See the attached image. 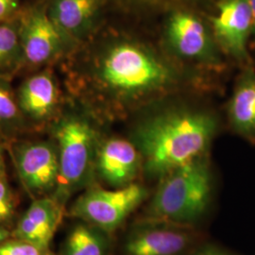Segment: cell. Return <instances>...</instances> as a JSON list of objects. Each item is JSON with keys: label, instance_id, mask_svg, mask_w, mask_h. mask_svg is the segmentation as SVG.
<instances>
[{"label": "cell", "instance_id": "cell-1", "mask_svg": "<svg viewBox=\"0 0 255 255\" xmlns=\"http://www.w3.org/2000/svg\"><path fill=\"white\" fill-rule=\"evenodd\" d=\"M67 95L102 121L131 101L152 95L173 81L168 65L145 46L118 34L95 36L59 64Z\"/></svg>", "mask_w": 255, "mask_h": 255}, {"label": "cell", "instance_id": "cell-2", "mask_svg": "<svg viewBox=\"0 0 255 255\" xmlns=\"http://www.w3.org/2000/svg\"><path fill=\"white\" fill-rule=\"evenodd\" d=\"M216 131L210 116L189 111L159 115L147 120L133 136L146 173L165 174L203 157Z\"/></svg>", "mask_w": 255, "mask_h": 255}, {"label": "cell", "instance_id": "cell-3", "mask_svg": "<svg viewBox=\"0 0 255 255\" xmlns=\"http://www.w3.org/2000/svg\"><path fill=\"white\" fill-rule=\"evenodd\" d=\"M101 123L90 110L67 95L60 115L45 132L54 141L60 162L59 184L52 196L64 205L74 194L93 185L103 136Z\"/></svg>", "mask_w": 255, "mask_h": 255}, {"label": "cell", "instance_id": "cell-4", "mask_svg": "<svg viewBox=\"0 0 255 255\" xmlns=\"http://www.w3.org/2000/svg\"><path fill=\"white\" fill-rule=\"evenodd\" d=\"M147 207L156 222L189 223L204 214L211 199L212 177L203 157L161 178Z\"/></svg>", "mask_w": 255, "mask_h": 255}, {"label": "cell", "instance_id": "cell-5", "mask_svg": "<svg viewBox=\"0 0 255 255\" xmlns=\"http://www.w3.org/2000/svg\"><path fill=\"white\" fill-rule=\"evenodd\" d=\"M19 37L27 73L56 67L77 47L49 17L46 0L23 7L19 14Z\"/></svg>", "mask_w": 255, "mask_h": 255}, {"label": "cell", "instance_id": "cell-6", "mask_svg": "<svg viewBox=\"0 0 255 255\" xmlns=\"http://www.w3.org/2000/svg\"><path fill=\"white\" fill-rule=\"evenodd\" d=\"M146 196V188L135 182L112 189L92 185L77 198L66 215L112 234L145 201Z\"/></svg>", "mask_w": 255, "mask_h": 255}, {"label": "cell", "instance_id": "cell-7", "mask_svg": "<svg viewBox=\"0 0 255 255\" xmlns=\"http://www.w3.org/2000/svg\"><path fill=\"white\" fill-rule=\"evenodd\" d=\"M19 181L31 201L52 196L60 179L58 149L50 137L20 138L7 145Z\"/></svg>", "mask_w": 255, "mask_h": 255}, {"label": "cell", "instance_id": "cell-8", "mask_svg": "<svg viewBox=\"0 0 255 255\" xmlns=\"http://www.w3.org/2000/svg\"><path fill=\"white\" fill-rule=\"evenodd\" d=\"M19 109L30 133L46 132L66 100L55 67L27 73L15 88Z\"/></svg>", "mask_w": 255, "mask_h": 255}, {"label": "cell", "instance_id": "cell-9", "mask_svg": "<svg viewBox=\"0 0 255 255\" xmlns=\"http://www.w3.org/2000/svg\"><path fill=\"white\" fill-rule=\"evenodd\" d=\"M212 17L214 37L221 49L237 61L246 62L248 41L255 29L253 12L246 0H220Z\"/></svg>", "mask_w": 255, "mask_h": 255}, {"label": "cell", "instance_id": "cell-10", "mask_svg": "<svg viewBox=\"0 0 255 255\" xmlns=\"http://www.w3.org/2000/svg\"><path fill=\"white\" fill-rule=\"evenodd\" d=\"M142 158L132 141L121 137L102 136L97 151L95 174L112 188L134 182Z\"/></svg>", "mask_w": 255, "mask_h": 255}, {"label": "cell", "instance_id": "cell-11", "mask_svg": "<svg viewBox=\"0 0 255 255\" xmlns=\"http://www.w3.org/2000/svg\"><path fill=\"white\" fill-rule=\"evenodd\" d=\"M106 0H46L49 17L75 46L95 36Z\"/></svg>", "mask_w": 255, "mask_h": 255}, {"label": "cell", "instance_id": "cell-12", "mask_svg": "<svg viewBox=\"0 0 255 255\" xmlns=\"http://www.w3.org/2000/svg\"><path fill=\"white\" fill-rule=\"evenodd\" d=\"M66 212V205L53 196L32 200L11 230V237L50 248V243Z\"/></svg>", "mask_w": 255, "mask_h": 255}, {"label": "cell", "instance_id": "cell-13", "mask_svg": "<svg viewBox=\"0 0 255 255\" xmlns=\"http://www.w3.org/2000/svg\"><path fill=\"white\" fill-rule=\"evenodd\" d=\"M169 45L177 54L198 62L217 58L208 30L200 19L189 12L178 11L169 18L166 29Z\"/></svg>", "mask_w": 255, "mask_h": 255}, {"label": "cell", "instance_id": "cell-14", "mask_svg": "<svg viewBox=\"0 0 255 255\" xmlns=\"http://www.w3.org/2000/svg\"><path fill=\"white\" fill-rule=\"evenodd\" d=\"M191 242L180 229L151 226L132 233L124 245L126 255H180Z\"/></svg>", "mask_w": 255, "mask_h": 255}, {"label": "cell", "instance_id": "cell-15", "mask_svg": "<svg viewBox=\"0 0 255 255\" xmlns=\"http://www.w3.org/2000/svg\"><path fill=\"white\" fill-rule=\"evenodd\" d=\"M229 118L237 133L255 137V71L248 67L237 82L230 101Z\"/></svg>", "mask_w": 255, "mask_h": 255}, {"label": "cell", "instance_id": "cell-16", "mask_svg": "<svg viewBox=\"0 0 255 255\" xmlns=\"http://www.w3.org/2000/svg\"><path fill=\"white\" fill-rule=\"evenodd\" d=\"M10 79L0 77V139L7 145L29 132Z\"/></svg>", "mask_w": 255, "mask_h": 255}, {"label": "cell", "instance_id": "cell-17", "mask_svg": "<svg viewBox=\"0 0 255 255\" xmlns=\"http://www.w3.org/2000/svg\"><path fill=\"white\" fill-rule=\"evenodd\" d=\"M25 60L19 37V15L0 22V77L12 80L24 72Z\"/></svg>", "mask_w": 255, "mask_h": 255}, {"label": "cell", "instance_id": "cell-18", "mask_svg": "<svg viewBox=\"0 0 255 255\" xmlns=\"http://www.w3.org/2000/svg\"><path fill=\"white\" fill-rule=\"evenodd\" d=\"M108 235L82 221L71 229L59 255H108Z\"/></svg>", "mask_w": 255, "mask_h": 255}, {"label": "cell", "instance_id": "cell-19", "mask_svg": "<svg viewBox=\"0 0 255 255\" xmlns=\"http://www.w3.org/2000/svg\"><path fill=\"white\" fill-rule=\"evenodd\" d=\"M17 201L7 173L0 175V226L9 228L16 215Z\"/></svg>", "mask_w": 255, "mask_h": 255}, {"label": "cell", "instance_id": "cell-20", "mask_svg": "<svg viewBox=\"0 0 255 255\" xmlns=\"http://www.w3.org/2000/svg\"><path fill=\"white\" fill-rule=\"evenodd\" d=\"M0 255H59L50 248L38 246L22 239L10 237L0 244Z\"/></svg>", "mask_w": 255, "mask_h": 255}, {"label": "cell", "instance_id": "cell-21", "mask_svg": "<svg viewBox=\"0 0 255 255\" xmlns=\"http://www.w3.org/2000/svg\"><path fill=\"white\" fill-rule=\"evenodd\" d=\"M23 7L21 0H0V22L16 18Z\"/></svg>", "mask_w": 255, "mask_h": 255}, {"label": "cell", "instance_id": "cell-22", "mask_svg": "<svg viewBox=\"0 0 255 255\" xmlns=\"http://www.w3.org/2000/svg\"><path fill=\"white\" fill-rule=\"evenodd\" d=\"M5 149H7L6 144L0 139V175L7 173L5 164Z\"/></svg>", "mask_w": 255, "mask_h": 255}, {"label": "cell", "instance_id": "cell-23", "mask_svg": "<svg viewBox=\"0 0 255 255\" xmlns=\"http://www.w3.org/2000/svg\"><path fill=\"white\" fill-rule=\"evenodd\" d=\"M11 237V230L7 227L0 226V244Z\"/></svg>", "mask_w": 255, "mask_h": 255}, {"label": "cell", "instance_id": "cell-24", "mask_svg": "<svg viewBox=\"0 0 255 255\" xmlns=\"http://www.w3.org/2000/svg\"><path fill=\"white\" fill-rule=\"evenodd\" d=\"M195 255H228L216 249H206Z\"/></svg>", "mask_w": 255, "mask_h": 255}, {"label": "cell", "instance_id": "cell-25", "mask_svg": "<svg viewBox=\"0 0 255 255\" xmlns=\"http://www.w3.org/2000/svg\"><path fill=\"white\" fill-rule=\"evenodd\" d=\"M250 6V8L252 9L253 12V17H254V25H255V0H246Z\"/></svg>", "mask_w": 255, "mask_h": 255}, {"label": "cell", "instance_id": "cell-26", "mask_svg": "<svg viewBox=\"0 0 255 255\" xmlns=\"http://www.w3.org/2000/svg\"><path fill=\"white\" fill-rule=\"evenodd\" d=\"M145 2H149V3H161V2H169V1H177V0H142Z\"/></svg>", "mask_w": 255, "mask_h": 255}]
</instances>
